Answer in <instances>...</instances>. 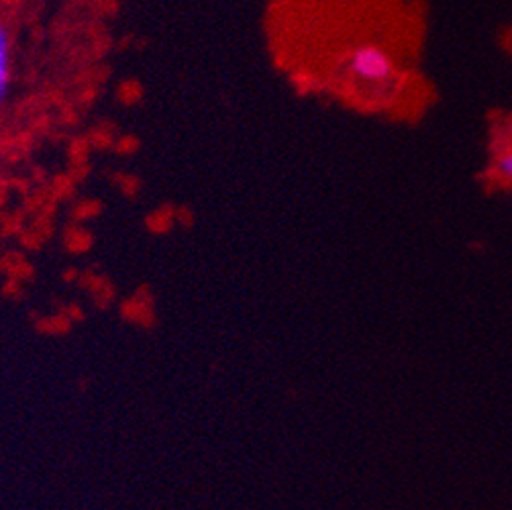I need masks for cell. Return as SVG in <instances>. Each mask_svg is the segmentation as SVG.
Wrapping results in <instances>:
<instances>
[{
  "label": "cell",
  "instance_id": "cell-3",
  "mask_svg": "<svg viewBox=\"0 0 512 510\" xmlns=\"http://www.w3.org/2000/svg\"><path fill=\"white\" fill-rule=\"evenodd\" d=\"M494 172L502 182H512V151H504L494 162Z\"/></svg>",
  "mask_w": 512,
  "mask_h": 510
},
{
  "label": "cell",
  "instance_id": "cell-2",
  "mask_svg": "<svg viewBox=\"0 0 512 510\" xmlns=\"http://www.w3.org/2000/svg\"><path fill=\"white\" fill-rule=\"evenodd\" d=\"M13 86V37L11 29L0 21V111L5 109Z\"/></svg>",
  "mask_w": 512,
  "mask_h": 510
},
{
  "label": "cell",
  "instance_id": "cell-1",
  "mask_svg": "<svg viewBox=\"0 0 512 510\" xmlns=\"http://www.w3.org/2000/svg\"><path fill=\"white\" fill-rule=\"evenodd\" d=\"M349 70L355 78L378 84L390 80L396 72V66L380 45H362L351 51Z\"/></svg>",
  "mask_w": 512,
  "mask_h": 510
}]
</instances>
